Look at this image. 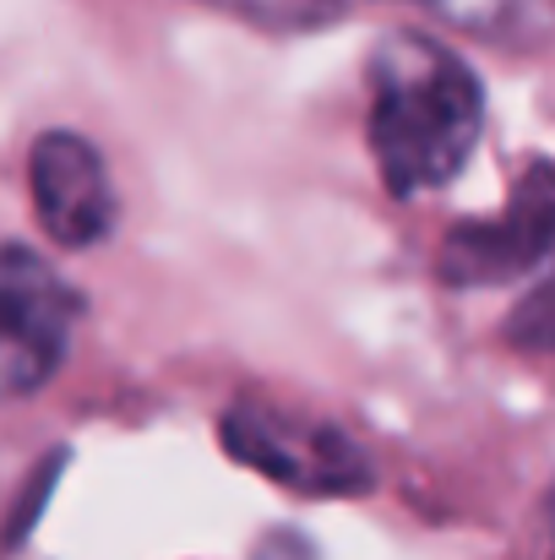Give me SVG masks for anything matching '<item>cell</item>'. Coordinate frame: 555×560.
<instances>
[{
	"mask_svg": "<svg viewBox=\"0 0 555 560\" xmlns=\"http://www.w3.org/2000/svg\"><path fill=\"white\" fill-rule=\"evenodd\" d=\"M366 137L381 186L403 201L452 186L485 126V88L430 33H386L366 60Z\"/></svg>",
	"mask_w": 555,
	"mask_h": 560,
	"instance_id": "cell-1",
	"label": "cell"
},
{
	"mask_svg": "<svg viewBox=\"0 0 555 560\" xmlns=\"http://www.w3.org/2000/svg\"><path fill=\"white\" fill-rule=\"evenodd\" d=\"M223 446L262 479L300 495L344 501V495H366L375 485L370 457L344 424H327L316 413H300L267 397H240L223 413Z\"/></svg>",
	"mask_w": 555,
	"mask_h": 560,
	"instance_id": "cell-2",
	"label": "cell"
},
{
	"mask_svg": "<svg viewBox=\"0 0 555 560\" xmlns=\"http://www.w3.org/2000/svg\"><path fill=\"white\" fill-rule=\"evenodd\" d=\"M82 294L33 245H0V402L49 386L77 338Z\"/></svg>",
	"mask_w": 555,
	"mask_h": 560,
	"instance_id": "cell-3",
	"label": "cell"
},
{
	"mask_svg": "<svg viewBox=\"0 0 555 560\" xmlns=\"http://www.w3.org/2000/svg\"><path fill=\"white\" fill-rule=\"evenodd\" d=\"M27 196L49 245L93 250L120 223V196L104 153L82 131H44L27 148Z\"/></svg>",
	"mask_w": 555,
	"mask_h": 560,
	"instance_id": "cell-4",
	"label": "cell"
},
{
	"mask_svg": "<svg viewBox=\"0 0 555 560\" xmlns=\"http://www.w3.org/2000/svg\"><path fill=\"white\" fill-rule=\"evenodd\" d=\"M555 245V164L529 170V180L507 196L496 218L458 223L441 250V272L452 283H507L529 272Z\"/></svg>",
	"mask_w": 555,
	"mask_h": 560,
	"instance_id": "cell-5",
	"label": "cell"
},
{
	"mask_svg": "<svg viewBox=\"0 0 555 560\" xmlns=\"http://www.w3.org/2000/svg\"><path fill=\"white\" fill-rule=\"evenodd\" d=\"M414 5L458 33H474L507 49L540 44L545 33H555V0H414Z\"/></svg>",
	"mask_w": 555,
	"mask_h": 560,
	"instance_id": "cell-6",
	"label": "cell"
},
{
	"mask_svg": "<svg viewBox=\"0 0 555 560\" xmlns=\"http://www.w3.org/2000/svg\"><path fill=\"white\" fill-rule=\"evenodd\" d=\"M201 5L229 11L251 27H273V33H311V27L338 22L355 0H201Z\"/></svg>",
	"mask_w": 555,
	"mask_h": 560,
	"instance_id": "cell-7",
	"label": "cell"
},
{
	"mask_svg": "<svg viewBox=\"0 0 555 560\" xmlns=\"http://www.w3.org/2000/svg\"><path fill=\"white\" fill-rule=\"evenodd\" d=\"M512 343L518 349H540V354H555V278L551 283H540L529 300H523V311L512 316Z\"/></svg>",
	"mask_w": 555,
	"mask_h": 560,
	"instance_id": "cell-8",
	"label": "cell"
},
{
	"mask_svg": "<svg viewBox=\"0 0 555 560\" xmlns=\"http://www.w3.org/2000/svg\"><path fill=\"white\" fill-rule=\"evenodd\" d=\"M551 517H555V512H551Z\"/></svg>",
	"mask_w": 555,
	"mask_h": 560,
	"instance_id": "cell-9",
	"label": "cell"
}]
</instances>
